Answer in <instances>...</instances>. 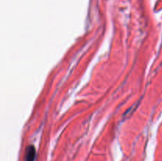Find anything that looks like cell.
I'll list each match as a JSON object with an SVG mask.
<instances>
[{
  "label": "cell",
  "mask_w": 162,
  "mask_h": 161,
  "mask_svg": "<svg viewBox=\"0 0 162 161\" xmlns=\"http://www.w3.org/2000/svg\"><path fill=\"white\" fill-rule=\"evenodd\" d=\"M36 149L32 145H29L25 151V161H35Z\"/></svg>",
  "instance_id": "cell-1"
}]
</instances>
